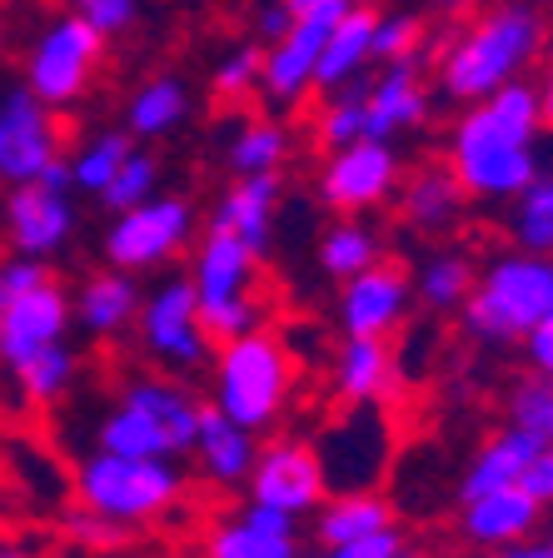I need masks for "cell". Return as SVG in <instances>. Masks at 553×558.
Returning <instances> with one entry per match:
<instances>
[{"instance_id": "cell-1", "label": "cell", "mask_w": 553, "mask_h": 558, "mask_svg": "<svg viewBox=\"0 0 553 558\" xmlns=\"http://www.w3.org/2000/svg\"><path fill=\"white\" fill-rule=\"evenodd\" d=\"M543 116L539 85L508 81L504 90L464 105V116L449 130V170L469 199L484 205H514L543 174Z\"/></svg>"}, {"instance_id": "cell-2", "label": "cell", "mask_w": 553, "mask_h": 558, "mask_svg": "<svg viewBox=\"0 0 553 558\" xmlns=\"http://www.w3.org/2000/svg\"><path fill=\"white\" fill-rule=\"evenodd\" d=\"M543 40H549L543 15L533 5H524V0H504V5L484 11L479 21H469L444 46V56L434 65V85L459 105L484 100V95L504 90L508 81L529 75Z\"/></svg>"}, {"instance_id": "cell-3", "label": "cell", "mask_w": 553, "mask_h": 558, "mask_svg": "<svg viewBox=\"0 0 553 558\" xmlns=\"http://www.w3.org/2000/svg\"><path fill=\"white\" fill-rule=\"evenodd\" d=\"M549 310H553V255L508 250V255H494L479 269L473 294L464 300L459 319L473 344L514 349V344H524V335Z\"/></svg>"}, {"instance_id": "cell-4", "label": "cell", "mask_w": 553, "mask_h": 558, "mask_svg": "<svg viewBox=\"0 0 553 558\" xmlns=\"http://www.w3.org/2000/svg\"><path fill=\"white\" fill-rule=\"evenodd\" d=\"M294 395V360L279 335L254 329V335L215 344L209 360V404L225 409L235 424L250 434L275 429Z\"/></svg>"}, {"instance_id": "cell-5", "label": "cell", "mask_w": 553, "mask_h": 558, "mask_svg": "<svg viewBox=\"0 0 553 558\" xmlns=\"http://www.w3.org/2000/svg\"><path fill=\"white\" fill-rule=\"evenodd\" d=\"M75 494L81 509L116 523H151L175 509L184 494V474L175 459H145V453H110L95 449L75 469Z\"/></svg>"}, {"instance_id": "cell-6", "label": "cell", "mask_w": 553, "mask_h": 558, "mask_svg": "<svg viewBox=\"0 0 553 558\" xmlns=\"http://www.w3.org/2000/svg\"><path fill=\"white\" fill-rule=\"evenodd\" d=\"M195 240V205L184 195H160L155 190L151 199L120 209L110 230L100 240L105 265L130 269V275H151V269L170 265L184 244Z\"/></svg>"}, {"instance_id": "cell-7", "label": "cell", "mask_w": 553, "mask_h": 558, "mask_svg": "<svg viewBox=\"0 0 553 558\" xmlns=\"http://www.w3.org/2000/svg\"><path fill=\"white\" fill-rule=\"evenodd\" d=\"M135 335L145 344V354L155 364H165L170 374H195L215 360V339L200 319V294L190 275H170L145 294Z\"/></svg>"}, {"instance_id": "cell-8", "label": "cell", "mask_w": 553, "mask_h": 558, "mask_svg": "<svg viewBox=\"0 0 553 558\" xmlns=\"http://www.w3.org/2000/svg\"><path fill=\"white\" fill-rule=\"evenodd\" d=\"M105 60V35L81 11L50 21L25 50V85L46 105H75L95 85Z\"/></svg>"}, {"instance_id": "cell-9", "label": "cell", "mask_w": 553, "mask_h": 558, "mask_svg": "<svg viewBox=\"0 0 553 558\" xmlns=\"http://www.w3.org/2000/svg\"><path fill=\"white\" fill-rule=\"evenodd\" d=\"M349 11V0H320L310 11H294L289 31L265 46V70H260V95L275 110H294L314 90V65H320L324 35Z\"/></svg>"}, {"instance_id": "cell-10", "label": "cell", "mask_w": 553, "mask_h": 558, "mask_svg": "<svg viewBox=\"0 0 553 558\" xmlns=\"http://www.w3.org/2000/svg\"><path fill=\"white\" fill-rule=\"evenodd\" d=\"M404 180V165L394 140H374L359 135L339 150H329V160L320 165V199L339 215H364V209H380L394 199Z\"/></svg>"}, {"instance_id": "cell-11", "label": "cell", "mask_w": 553, "mask_h": 558, "mask_svg": "<svg viewBox=\"0 0 553 558\" xmlns=\"http://www.w3.org/2000/svg\"><path fill=\"white\" fill-rule=\"evenodd\" d=\"M244 494L254 504L285 509L304 523L329 499V478H324V464L310 439H275V444H260L254 469L244 478Z\"/></svg>"}, {"instance_id": "cell-12", "label": "cell", "mask_w": 553, "mask_h": 558, "mask_svg": "<svg viewBox=\"0 0 553 558\" xmlns=\"http://www.w3.org/2000/svg\"><path fill=\"white\" fill-rule=\"evenodd\" d=\"M56 155H65L56 105H46L31 85L0 95V185H31Z\"/></svg>"}, {"instance_id": "cell-13", "label": "cell", "mask_w": 553, "mask_h": 558, "mask_svg": "<svg viewBox=\"0 0 553 558\" xmlns=\"http://www.w3.org/2000/svg\"><path fill=\"white\" fill-rule=\"evenodd\" d=\"M409 300H414V279L404 275L399 265L380 259V265L359 269L354 279H345V290H339V329L345 335L389 339L404 325Z\"/></svg>"}, {"instance_id": "cell-14", "label": "cell", "mask_w": 553, "mask_h": 558, "mask_svg": "<svg viewBox=\"0 0 553 558\" xmlns=\"http://www.w3.org/2000/svg\"><path fill=\"white\" fill-rule=\"evenodd\" d=\"M70 325H75V304H70V294L60 290L56 279L40 284V290H25L15 300H5L0 304V364L11 369V364H21L35 349L60 344L70 335Z\"/></svg>"}, {"instance_id": "cell-15", "label": "cell", "mask_w": 553, "mask_h": 558, "mask_svg": "<svg viewBox=\"0 0 553 558\" xmlns=\"http://www.w3.org/2000/svg\"><path fill=\"white\" fill-rule=\"evenodd\" d=\"M70 234H75V209H70L65 190H50L40 180L11 185V195H5V240H11V250L50 259L56 250H65Z\"/></svg>"}, {"instance_id": "cell-16", "label": "cell", "mask_w": 553, "mask_h": 558, "mask_svg": "<svg viewBox=\"0 0 553 558\" xmlns=\"http://www.w3.org/2000/svg\"><path fill=\"white\" fill-rule=\"evenodd\" d=\"M429 120V85L419 75V56L384 60L380 81H364V135L399 140Z\"/></svg>"}, {"instance_id": "cell-17", "label": "cell", "mask_w": 553, "mask_h": 558, "mask_svg": "<svg viewBox=\"0 0 553 558\" xmlns=\"http://www.w3.org/2000/svg\"><path fill=\"white\" fill-rule=\"evenodd\" d=\"M190 279H195L200 310L230 304V300H240V294L260 290V255H254L240 234L209 225L200 250H195V259H190Z\"/></svg>"}, {"instance_id": "cell-18", "label": "cell", "mask_w": 553, "mask_h": 558, "mask_svg": "<svg viewBox=\"0 0 553 558\" xmlns=\"http://www.w3.org/2000/svg\"><path fill=\"white\" fill-rule=\"evenodd\" d=\"M539 519H543V504L524 484H508V488H494V494H479V499L459 504V538L494 554L504 544L533 538Z\"/></svg>"}, {"instance_id": "cell-19", "label": "cell", "mask_w": 553, "mask_h": 558, "mask_svg": "<svg viewBox=\"0 0 553 558\" xmlns=\"http://www.w3.org/2000/svg\"><path fill=\"white\" fill-rule=\"evenodd\" d=\"M275 220H279V174H235V185L209 209V225L240 234L260 259L275 244Z\"/></svg>"}, {"instance_id": "cell-20", "label": "cell", "mask_w": 553, "mask_h": 558, "mask_svg": "<svg viewBox=\"0 0 553 558\" xmlns=\"http://www.w3.org/2000/svg\"><path fill=\"white\" fill-rule=\"evenodd\" d=\"M190 453L200 459V474H205L209 484L244 488V478H250V469H254V453H260V434H250L244 424H235L225 409H215L205 399L200 429H195V449Z\"/></svg>"}, {"instance_id": "cell-21", "label": "cell", "mask_w": 553, "mask_h": 558, "mask_svg": "<svg viewBox=\"0 0 553 558\" xmlns=\"http://www.w3.org/2000/svg\"><path fill=\"white\" fill-rule=\"evenodd\" d=\"M399 354L389 349V339L369 335H345L335 354V395L339 404H384L399 389Z\"/></svg>"}, {"instance_id": "cell-22", "label": "cell", "mask_w": 553, "mask_h": 558, "mask_svg": "<svg viewBox=\"0 0 553 558\" xmlns=\"http://www.w3.org/2000/svg\"><path fill=\"white\" fill-rule=\"evenodd\" d=\"M70 304H75V325H81L91 339H120L125 329H135L145 290L135 284L130 269L110 265V269H100V275L85 279L81 294H75Z\"/></svg>"}, {"instance_id": "cell-23", "label": "cell", "mask_w": 553, "mask_h": 558, "mask_svg": "<svg viewBox=\"0 0 553 558\" xmlns=\"http://www.w3.org/2000/svg\"><path fill=\"white\" fill-rule=\"evenodd\" d=\"M374 21L380 11L374 5H349L345 15L335 21V31L324 35L320 65H314V90H345L349 81L364 75V65L374 60Z\"/></svg>"}, {"instance_id": "cell-24", "label": "cell", "mask_w": 553, "mask_h": 558, "mask_svg": "<svg viewBox=\"0 0 553 558\" xmlns=\"http://www.w3.org/2000/svg\"><path fill=\"white\" fill-rule=\"evenodd\" d=\"M464 185L449 165H419L409 180H399V209L404 220L424 234H449L464 220Z\"/></svg>"}, {"instance_id": "cell-25", "label": "cell", "mask_w": 553, "mask_h": 558, "mask_svg": "<svg viewBox=\"0 0 553 558\" xmlns=\"http://www.w3.org/2000/svg\"><path fill=\"white\" fill-rule=\"evenodd\" d=\"M533 449H539V439H529V434L514 429V424H504L498 434H489V439L473 449L469 464H464L459 484H454L459 504L479 499V494H494V488L519 484V474H524V464L533 459Z\"/></svg>"}, {"instance_id": "cell-26", "label": "cell", "mask_w": 553, "mask_h": 558, "mask_svg": "<svg viewBox=\"0 0 553 558\" xmlns=\"http://www.w3.org/2000/svg\"><path fill=\"white\" fill-rule=\"evenodd\" d=\"M394 523V504L374 488H349V494H329L314 513V538L320 548H335L349 544V538H364V534H380Z\"/></svg>"}, {"instance_id": "cell-27", "label": "cell", "mask_w": 553, "mask_h": 558, "mask_svg": "<svg viewBox=\"0 0 553 558\" xmlns=\"http://www.w3.org/2000/svg\"><path fill=\"white\" fill-rule=\"evenodd\" d=\"M120 399H125V404L151 409L165 429H170V439H175V449L180 453L195 449V429H200V409H205V399H195L180 379L145 374V379H130L125 389H120Z\"/></svg>"}, {"instance_id": "cell-28", "label": "cell", "mask_w": 553, "mask_h": 558, "mask_svg": "<svg viewBox=\"0 0 553 558\" xmlns=\"http://www.w3.org/2000/svg\"><path fill=\"white\" fill-rule=\"evenodd\" d=\"M95 449L145 453V459H180V449H175L170 429H165L160 418H155L151 409L125 404V399H120V404L100 418V429H95Z\"/></svg>"}, {"instance_id": "cell-29", "label": "cell", "mask_w": 553, "mask_h": 558, "mask_svg": "<svg viewBox=\"0 0 553 558\" xmlns=\"http://www.w3.org/2000/svg\"><path fill=\"white\" fill-rule=\"evenodd\" d=\"M190 116V90L175 75H151L125 105V130L135 140H165L170 130L184 125Z\"/></svg>"}, {"instance_id": "cell-30", "label": "cell", "mask_w": 553, "mask_h": 558, "mask_svg": "<svg viewBox=\"0 0 553 558\" xmlns=\"http://www.w3.org/2000/svg\"><path fill=\"white\" fill-rule=\"evenodd\" d=\"M384 259V240H380V230L369 220H359V215H345V220H335L329 230L320 234V269L329 279H354L359 269H369V265H380Z\"/></svg>"}, {"instance_id": "cell-31", "label": "cell", "mask_w": 553, "mask_h": 558, "mask_svg": "<svg viewBox=\"0 0 553 558\" xmlns=\"http://www.w3.org/2000/svg\"><path fill=\"white\" fill-rule=\"evenodd\" d=\"M473 279H479V269L464 250H434L414 275V294L429 310H464V300L473 294Z\"/></svg>"}, {"instance_id": "cell-32", "label": "cell", "mask_w": 553, "mask_h": 558, "mask_svg": "<svg viewBox=\"0 0 553 558\" xmlns=\"http://www.w3.org/2000/svg\"><path fill=\"white\" fill-rule=\"evenodd\" d=\"M289 150H294V135H289L285 120H250L230 140V170L235 174H279Z\"/></svg>"}, {"instance_id": "cell-33", "label": "cell", "mask_w": 553, "mask_h": 558, "mask_svg": "<svg viewBox=\"0 0 553 558\" xmlns=\"http://www.w3.org/2000/svg\"><path fill=\"white\" fill-rule=\"evenodd\" d=\"M508 240L514 250L553 255V170H543L508 209Z\"/></svg>"}, {"instance_id": "cell-34", "label": "cell", "mask_w": 553, "mask_h": 558, "mask_svg": "<svg viewBox=\"0 0 553 558\" xmlns=\"http://www.w3.org/2000/svg\"><path fill=\"white\" fill-rule=\"evenodd\" d=\"M11 374L31 404H56L70 384H75V354L60 339V344H46V349H35V354H25L21 364H11Z\"/></svg>"}, {"instance_id": "cell-35", "label": "cell", "mask_w": 553, "mask_h": 558, "mask_svg": "<svg viewBox=\"0 0 553 558\" xmlns=\"http://www.w3.org/2000/svg\"><path fill=\"white\" fill-rule=\"evenodd\" d=\"M205 558H304V554H300V534H265V529H254V523H244L235 513L205 538Z\"/></svg>"}, {"instance_id": "cell-36", "label": "cell", "mask_w": 553, "mask_h": 558, "mask_svg": "<svg viewBox=\"0 0 553 558\" xmlns=\"http://www.w3.org/2000/svg\"><path fill=\"white\" fill-rule=\"evenodd\" d=\"M130 150H135V135H130V130H100V135H91L81 150L70 155L75 190H85V195H100V190L116 180L120 165L130 160Z\"/></svg>"}, {"instance_id": "cell-37", "label": "cell", "mask_w": 553, "mask_h": 558, "mask_svg": "<svg viewBox=\"0 0 553 558\" xmlns=\"http://www.w3.org/2000/svg\"><path fill=\"white\" fill-rule=\"evenodd\" d=\"M508 424L514 429H524L529 439L539 444H553V374H519L514 379V389H508Z\"/></svg>"}, {"instance_id": "cell-38", "label": "cell", "mask_w": 553, "mask_h": 558, "mask_svg": "<svg viewBox=\"0 0 553 558\" xmlns=\"http://www.w3.org/2000/svg\"><path fill=\"white\" fill-rule=\"evenodd\" d=\"M364 135V81H349L345 90H329V100L314 116V140L324 150H339L349 140Z\"/></svg>"}, {"instance_id": "cell-39", "label": "cell", "mask_w": 553, "mask_h": 558, "mask_svg": "<svg viewBox=\"0 0 553 558\" xmlns=\"http://www.w3.org/2000/svg\"><path fill=\"white\" fill-rule=\"evenodd\" d=\"M155 190H160V160H155L151 150H130V160L116 170V180L100 190V205L105 209H130V205H140V199H151Z\"/></svg>"}, {"instance_id": "cell-40", "label": "cell", "mask_w": 553, "mask_h": 558, "mask_svg": "<svg viewBox=\"0 0 553 558\" xmlns=\"http://www.w3.org/2000/svg\"><path fill=\"white\" fill-rule=\"evenodd\" d=\"M200 319H205L209 339H215V344H225V339H240V335L265 329L269 300L254 290V294H240V300H230V304H209V310H200Z\"/></svg>"}, {"instance_id": "cell-41", "label": "cell", "mask_w": 553, "mask_h": 558, "mask_svg": "<svg viewBox=\"0 0 553 558\" xmlns=\"http://www.w3.org/2000/svg\"><path fill=\"white\" fill-rule=\"evenodd\" d=\"M260 70H265V46H240L215 65L209 85H215L219 100H240V95L260 90Z\"/></svg>"}, {"instance_id": "cell-42", "label": "cell", "mask_w": 553, "mask_h": 558, "mask_svg": "<svg viewBox=\"0 0 553 558\" xmlns=\"http://www.w3.org/2000/svg\"><path fill=\"white\" fill-rule=\"evenodd\" d=\"M419 40H424L419 15H380L374 21V60H409L419 56Z\"/></svg>"}, {"instance_id": "cell-43", "label": "cell", "mask_w": 553, "mask_h": 558, "mask_svg": "<svg viewBox=\"0 0 553 558\" xmlns=\"http://www.w3.org/2000/svg\"><path fill=\"white\" fill-rule=\"evenodd\" d=\"M50 265L40 255H21L15 250L11 259H0V304L5 300H15V294H25V290H40V284H50Z\"/></svg>"}, {"instance_id": "cell-44", "label": "cell", "mask_w": 553, "mask_h": 558, "mask_svg": "<svg viewBox=\"0 0 553 558\" xmlns=\"http://www.w3.org/2000/svg\"><path fill=\"white\" fill-rule=\"evenodd\" d=\"M70 11H81L110 40V35H125L140 21V0H70Z\"/></svg>"}, {"instance_id": "cell-45", "label": "cell", "mask_w": 553, "mask_h": 558, "mask_svg": "<svg viewBox=\"0 0 553 558\" xmlns=\"http://www.w3.org/2000/svg\"><path fill=\"white\" fill-rule=\"evenodd\" d=\"M314 558H414L409 554V544H404L399 529H380V534H364V538H349V544H335V548H324V554Z\"/></svg>"}, {"instance_id": "cell-46", "label": "cell", "mask_w": 553, "mask_h": 558, "mask_svg": "<svg viewBox=\"0 0 553 558\" xmlns=\"http://www.w3.org/2000/svg\"><path fill=\"white\" fill-rule=\"evenodd\" d=\"M65 529L75 538H85V544H100V548H110V544H125L130 538V523H116V519H100V513H91V509H75L65 519Z\"/></svg>"}, {"instance_id": "cell-47", "label": "cell", "mask_w": 553, "mask_h": 558, "mask_svg": "<svg viewBox=\"0 0 553 558\" xmlns=\"http://www.w3.org/2000/svg\"><path fill=\"white\" fill-rule=\"evenodd\" d=\"M519 484L529 488L543 509H549V504H553V444H539V449H533V459L524 464Z\"/></svg>"}, {"instance_id": "cell-48", "label": "cell", "mask_w": 553, "mask_h": 558, "mask_svg": "<svg viewBox=\"0 0 553 558\" xmlns=\"http://www.w3.org/2000/svg\"><path fill=\"white\" fill-rule=\"evenodd\" d=\"M524 354H529V369L553 374V310L543 314L529 335H524Z\"/></svg>"}, {"instance_id": "cell-49", "label": "cell", "mask_w": 553, "mask_h": 558, "mask_svg": "<svg viewBox=\"0 0 553 558\" xmlns=\"http://www.w3.org/2000/svg\"><path fill=\"white\" fill-rule=\"evenodd\" d=\"M240 519L254 523V529H265V534H300V519H294V513L269 509V504H254V499L240 509Z\"/></svg>"}, {"instance_id": "cell-50", "label": "cell", "mask_w": 553, "mask_h": 558, "mask_svg": "<svg viewBox=\"0 0 553 558\" xmlns=\"http://www.w3.org/2000/svg\"><path fill=\"white\" fill-rule=\"evenodd\" d=\"M289 21H294V11H289L285 0H275V5H265V15H260V40H279V35L289 31Z\"/></svg>"}, {"instance_id": "cell-51", "label": "cell", "mask_w": 553, "mask_h": 558, "mask_svg": "<svg viewBox=\"0 0 553 558\" xmlns=\"http://www.w3.org/2000/svg\"><path fill=\"white\" fill-rule=\"evenodd\" d=\"M40 185H50V190H75V174H70V155H56V160L40 170Z\"/></svg>"}, {"instance_id": "cell-52", "label": "cell", "mask_w": 553, "mask_h": 558, "mask_svg": "<svg viewBox=\"0 0 553 558\" xmlns=\"http://www.w3.org/2000/svg\"><path fill=\"white\" fill-rule=\"evenodd\" d=\"M489 558H553V554H549V544H533V538H519V544L494 548Z\"/></svg>"}, {"instance_id": "cell-53", "label": "cell", "mask_w": 553, "mask_h": 558, "mask_svg": "<svg viewBox=\"0 0 553 558\" xmlns=\"http://www.w3.org/2000/svg\"><path fill=\"white\" fill-rule=\"evenodd\" d=\"M539 116H543V135H553V60L539 81Z\"/></svg>"}, {"instance_id": "cell-54", "label": "cell", "mask_w": 553, "mask_h": 558, "mask_svg": "<svg viewBox=\"0 0 553 558\" xmlns=\"http://www.w3.org/2000/svg\"><path fill=\"white\" fill-rule=\"evenodd\" d=\"M0 558H31L25 548H11V544H0Z\"/></svg>"}, {"instance_id": "cell-55", "label": "cell", "mask_w": 553, "mask_h": 558, "mask_svg": "<svg viewBox=\"0 0 553 558\" xmlns=\"http://www.w3.org/2000/svg\"><path fill=\"white\" fill-rule=\"evenodd\" d=\"M289 11H310V5H320V0H285Z\"/></svg>"}, {"instance_id": "cell-56", "label": "cell", "mask_w": 553, "mask_h": 558, "mask_svg": "<svg viewBox=\"0 0 553 558\" xmlns=\"http://www.w3.org/2000/svg\"><path fill=\"white\" fill-rule=\"evenodd\" d=\"M543 544H549V554H553V529H549V538H543Z\"/></svg>"}, {"instance_id": "cell-57", "label": "cell", "mask_w": 553, "mask_h": 558, "mask_svg": "<svg viewBox=\"0 0 553 558\" xmlns=\"http://www.w3.org/2000/svg\"><path fill=\"white\" fill-rule=\"evenodd\" d=\"M349 5H374V0H349Z\"/></svg>"}]
</instances>
